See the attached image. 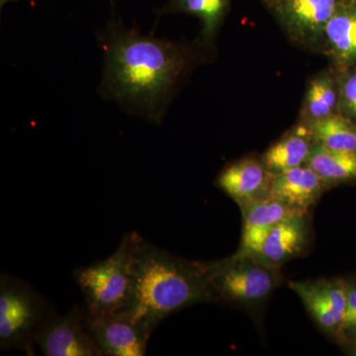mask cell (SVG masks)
I'll list each match as a JSON object with an SVG mask.
<instances>
[{
  "instance_id": "cell-16",
  "label": "cell",
  "mask_w": 356,
  "mask_h": 356,
  "mask_svg": "<svg viewBox=\"0 0 356 356\" xmlns=\"http://www.w3.org/2000/svg\"><path fill=\"white\" fill-rule=\"evenodd\" d=\"M317 144L339 151L356 152V123L332 113L306 124Z\"/></svg>"
},
{
  "instance_id": "cell-10",
  "label": "cell",
  "mask_w": 356,
  "mask_h": 356,
  "mask_svg": "<svg viewBox=\"0 0 356 356\" xmlns=\"http://www.w3.org/2000/svg\"><path fill=\"white\" fill-rule=\"evenodd\" d=\"M243 229L238 254H257L262 242L278 222L290 218L308 215L305 210L294 207L280 199L268 196L242 211Z\"/></svg>"
},
{
  "instance_id": "cell-4",
  "label": "cell",
  "mask_w": 356,
  "mask_h": 356,
  "mask_svg": "<svg viewBox=\"0 0 356 356\" xmlns=\"http://www.w3.org/2000/svg\"><path fill=\"white\" fill-rule=\"evenodd\" d=\"M74 277L88 313L102 315L125 310L133 292L132 234L124 236L107 259L77 268Z\"/></svg>"
},
{
  "instance_id": "cell-7",
  "label": "cell",
  "mask_w": 356,
  "mask_h": 356,
  "mask_svg": "<svg viewBox=\"0 0 356 356\" xmlns=\"http://www.w3.org/2000/svg\"><path fill=\"white\" fill-rule=\"evenodd\" d=\"M46 356H103L86 324V307L76 305L64 315L54 313L35 337Z\"/></svg>"
},
{
  "instance_id": "cell-5",
  "label": "cell",
  "mask_w": 356,
  "mask_h": 356,
  "mask_svg": "<svg viewBox=\"0 0 356 356\" xmlns=\"http://www.w3.org/2000/svg\"><path fill=\"white\" fill-rule=\"evenodd\" d=\"M55 311L25 281L2 273L0 278V348L33 353L35 337Z\"/></svg>"
},
{
  "instance_id": "cell-13",
  "label": "cell",
  "mask_w": 356,
  "mask_h": 356,
  "mask_svg": "<svg viewBox=\"0 0 356 356\" xmlns=\"http://www.w3.org/2000/svg\"><path fill=\"white\" fill-rule=\"evenodd\" d=\"M327 50L337 64L356 63V0H343L325 25Z\"/></svg>"
},
{
  "instance_id": "cell-8",
  "label": "cell",
  "mask_w": 356,
  "mask_h": 356,
  "mask_svg": "<svg viewBox=\"0 0 356 356\" xmlns=\"http://www.w3.org/2000/svg\"><path fill=\"white\" fill-rule=\"evenodd\" d=\"M343 0H267L288 33L298 42L324 38L325 25Z\"/></svg>"
},
{
  "instance_id": "cell-22",
  "label": "cell",
  "mask_w": 356,
  "mask_h": 356,
  "mask_svg": "<svg viewBox=\"0 0 356 356\" xmlns=\"http://www.w3.org/2000/svg\"><path fill=\"white\" fill-rule=\"evenodd\" d=\"M350 346V353L351 355H356V339L353 341H348V343Z\"/></svg>"
},
{
  "instance_id": "cell-2",
  "label": "cell",
  "mask_w": 356,
  "mask_h": 356,
  "mask_svg": "<svg viewBox=\"0 0 356 356\" xmlns=\"http://www.w3.org/2000/svg\"><path fill=\"white\" fill-rule=\"evenodd\" d=\"M132 234L133 292L123 313L154 331L172 314L214 303L204 262L186 261Z\"/></svg>"
},
{
  "instance_id": "cell-15",
  "label": "cell",
  "mask_w": 356,
  "mask_h": 356,
  "mask_svg": "<svg viewBox=\"0 0 356 356\" xmlns=\"http://www.w3.org/2000/svg\"><path fill=\"white\" fill-rule=\"evenodd\" d=\"M306 165L327 187L356 179V152L339 151L316 143Z\"/></svg>"
},
{
  "instance_id": "cell-1",
  "label": "cell",
  "mask_w": 356,
  "mask_h": 356,
  "mask_svg": "<svg viewBox=\"0 0 356 356\" xmlns=\"http://www.w3.org/2000/svg\"><path fill=\"white\" fill-rule=\"evenodd\" d=\"M103 90L156 122L159 110L184 72L186 60L177 44L113 27L105 41Z\"/></svg>"
},
{
  "instance_id": "cell-23",
  "label": "cell",
  "mask_w": 356,
  "mask_h": 356,
  "mask_svg": "<svg viewBox=\"0 0 356 356\" xmlns=\"http://www.w3.org/2000/svg\"><path fill=\"white\" fill-rule=\"evenodd\" d=\"M16 1V0H0V6H3L9 2Z\"/></svg>"
},
{
  "instance_id": "cell-12",
  "label": "cell",
  "mask_w": 356,
  "mask_h": 356,
  "mask_svg": "<svg viewBox=\"0 0 356 356\" xmlns=\"http://www.w3.org/2000/svg\"><path fill=\"white\" fill-rule=\"evenodd\" d=\"M327 188L322 178L304 165L274 175L270 195L308 212Z\"/></svg>"
},
{
  "instance_id": "cell-9",
  "label": "cell",
  "mask_w": 356,
  "mask_h": 356,
  "mask_svg": "<svg viewBox=\"0 0 356 356\" xmlns=\"http://www.w3.org/2000/svg\"><path fill=\"white\" fill-rule=\"evenodd\" d=\"M273 177L262 161L245 159L227 166L217 178V186L243 211L270 196Z\"/></svg>"
},
{
  "instance_id": "cell-14",
  "label": "cell",
  "mask_w": 356,
  "mask_h": 356,
  "mask_svg": "<svg viewBox=\"0 0 356 356\" xmlns=\"http://www.w3.org/2000/svg\"><path fill=\"white\" fill-rule=\"evenodd\" d=\"M315 144L307 125L300 126L269 147L261 161L273 175L287 172L306 165Z\"/></svg>"
},
{
  "instance_id": "cell-21",
  "label": "cell",
  "mask_w": 356,
  "mask_h": 356,
  "mask_svg": "<svg viewBox=\"0 0 356 356\" xmlns=\"http://www.w3.org/2000/svg\"><path fill=\"white\" fill-rule=\"evenodd\" d=\"M356 317V284L355 283H348V301H346V312H344L343 322L339 325V329L343 330L350 324L351 321Z\"/></svg>"
},
{
  "instance_id": "cell-18",
  "label": "cell",
  "mask_w": 356,
  "mask_h": 356,
  "mask_svg": "<svg viewBox=\"0 0 356 356\" xmlns=\"http://www.w3.org/2000/svg\"><path fill=\"white\" fill-rule=\"evenodd\" d=\"M229 0H168L165 11L197 16L203 25L204 38L210 39L228 10Z\"/></svg>"
},
{
  "instance_id": "cell-6",
  "label": "cell",
  "mask_w": 356,
  "mask_h": 356,
  "mask_svg": "<svg viewBox=\"0 0 356 356\" xmlns=\"http://www.w3.org/2000/svg\"><path fill=\"white\" fill-rule=\"evenodd\" d=\"M89 334L103 356L147 355L151 330L123 312L92 315L86 309Z\"/></svg>"
},
{
  "instance_id": "cell-11",
  "label": "cell",
  "mask_w": 356,
  "mask_h": 356,
  "mask_svg": "<svg viewBox=\"0 0 356 356\" xmlns=\"http://www.w3.org/2000/svg\"><path fill=\"white\" fill-rule=\"evenodd\" d=\"M308 236L307 215L290 218L278 222L269 231L254 257L280 267L301 254L306 248Z\"/></svg>"
},
{
  "instance_id": "cell-20",
  "label": "cell",
  "mask_w": 356,
  "mask_h": 356,
  "mask_svg": "<svg viewBox=\"0 0 356 356\" xmlns=\"http://www.w3.org/2000/svg\"><path fill=\"white\" fill-rule=\"evenodd\" d=\"M337 104L341 115L356 123V72L344 77Z\"/></svg>"
},
{
  "instance_id": "cell-17",
  "label": "cell",
  "mask_w": 356,
  "mask_h": 356,
  "mask_svg": "<svg viewBox=\"0 0 356 356\" xmlns=\"http://www.w3.org/2000/svg\"><path fill=\"white\" fill-rule=\"evenodd\" d=\"M289 287L298 295L318 327L334 336L341 323L325 298L318 280L292 281L289 283Z\"/></svg>"
},
{
  "instance_id": "cell-3",
  "label": "cell",
  "mask_w": 356,
  "mask_h": 356,
  "mask_svg": "<svg viewBox=\"0 0 356 356\" xmlns=\"http://www.w3.org/2000/svg\"><path fill=\"white\" fill-rule=\"evenodd\" d=\"M205 273L214 303L234 306L261 303L281 281L280 267L238 252L229 259L205 264Z\"/></svg>"
},
{
  "instance_id": "cell-19",
  "label": "cell",
  "mask_w": 356,
  "mask_h": 356,
  "mask_svg": "<svg viewBox=\"0 0 356 356\" xmlns=\"http://www.w3.org/2000/svg\"><path fill=\"white\" fill-rule=\"evenodd\" d=\"M339 103V95L329 74H321L314 79L306 95V124L325 118L334 113Z\"/></svg>"
}]
</instances>
